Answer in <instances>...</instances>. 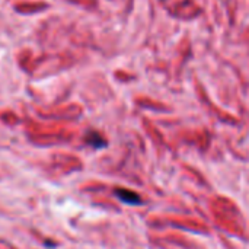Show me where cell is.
<instances>
[{
	"label": "cell",
	"mask_w": 249,
	"mask_h": 249,
	"mask_svg": "<svg viewBox=\"0 0 249 249\" xmlns=\"http://www.w3.org/2000/svg\"><path fill=\"white\" fill-rule=\"evenodd\" d=\"M50 4L42 0H25V1H18L15 3V10L23 15H32V13H39L45 10Z\"/></svg>",
	"instance_id": "obj_1"
},
{
	"label": "cell",
	"mask_w": 249,
	"mask_h": 249,
	"mask_svg": "<svg viewBox=\"0 0 249 249\" xmlns=\"http://www.w3.org/2000/svg\"><path fill=\"white\" fill-rule=\"evenodd\" d=\"M88 143H89L90 146H95V147H102V146H105V140H104L99 134H96V133H92V134L88 137Z\"/></svg>",
	"instance_id": "obj_3"
},
{
	"label": "cell",
	"mask_w": 249,
	"mask_h": 249,
	"mask_svg": "<svg viewBox=\"0 0 249 249\" xmlns=\"http://www.w3.org/2000/svg\"><path fill=\"white\" fill-rule=\"evenodd\" d=\"M115 196L125 204H131V206H140L142 204V198L137 193L125 190V188H117L115 190Z\"/></svg>",
	"instance_id": "obj_2"
}]
</instances>
